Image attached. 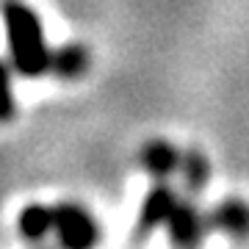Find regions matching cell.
I'll return each mask as SVG.
<instances>
[{"label": "cell", "mask_w": 249, "mask_h": 249, "mask_svg": "<svg viewBox=\"0 0 249 249\" xmlns=\"http://www.w3.org/2000/svg\"><path fill=\"white\" fill-rule=\"evenodd\" d=\"M55 235L64 247L70 249H86L97 244L100 227L94 216L78 202H58L55 205Z\"/></svg>", "instance_id": "cell-2"}, {"label": "cell", "mask_w": 249, "mask_h": 249, "mask_svg": "<svg viewBox=\"0 0 249 249\" xmlns=\"http://www.w3.org/2000/svg\"><path fill=\"white\" fill-rule=\"evenodd\" d=\"M180 175H183V183L191 191H202L211 180V163H208V155H202L199 150H186L183 158H180Z\"/></svg>", "instance_id": "cell-9"}, {"label": "cell", "mask_w": 249, "mask_h": 249, "mask_svg": "<svg viewBox=\"0 0 249 249\" xmlns=\"http://www.w3.org/2000/svg\"><path fill=\"white\" fill-rule=\"evenodd\" d=\"M180 155L178 147L169 142H163V139H155V142H147L142 147V155H139V163H142L144 169L150 172L152 178H169L175 169H180Z\"/></svg>", "instance_id": "cell-6"}, {"label": "cell", "mask_w": 249, "mask_h": 249, "mask_svg": "<svg viewBox=\"0 0 249 249\" xmlns=\"http://www.w3.org/2000/svg\"><path fill=\"white\" fill-rule=\"evenodd\" d=\"M211 224L230 238H249V205L244 199H222L211 213Z\"/></svg>", "instance_id": "cell-5"}, {"label": "cell", "mask_w": 249, "mask_h": 249, "mask_svg": "<svg viewBox=\"0 0 249 249\" xmlns=\"http://www.w3.org/2000/svg\"><path fill=\"white\" fill-rule=\"evenodd\" d=\"M178 202H180L178 191L172 186H166V183H158L150 194L144 196L142 208H139V216H136V235L144 238V235H150L155 227L166 224Z\"/></svg>", "instance_id": "cell-3"}, {"label": "cell", "mask_w": 249, "mask_h": 249, "mask_svg": "<svg viewBox=\"0 0 249 249\" xmlns=\"http://www.w3.org/2000/svg\"><path fill=\"white\" fill-rule=\"evenodd\" d=\"M17 103H14V89H11V70L6 61H0V124L14 119Z\"/></svg>", "instance_id": "cell-10"}, {"label": "cell", "mask_w": 249, "mask_h": 249, "mask_svg": "<svg viewBox=\"0 0 249 249\" xmlns=\"http://www.w3.org/2000/svg\"><path fill=\"white\" fill-rule=\"evenodd\" d=\"M205 224H208V219L196 211L194 205L188 202V199H180L175 205V211H172L169 222H166V230H169L172 244H178V247H194V244L202 241L205 230H208Z\"/></svg>", "instance_id": "cell-4"}, {"label": "cell", "mask_w": 249, "mask_h": 249, "mask_svg": "<svg viewBox=\"0 0 249 249\" xmlns=\"http://www.w3.org/2000/svg\"><path fill=\"white\" fill-rule=\"evenodd\" d=\"M17 227H19V235L25 241H42L45 235L55 232V205L45 202H31L19 211V219H17Z\"/></svg>", "instance_id": "cell-7"}, {"label": "cell", "mask_w": 249, "mask_h": 249, "mask_svg": "<svg viewBox=\"0 0 249 249\" xmlns=\"http://www.w3.org/2000/svg\"><path fill=\"white\" fill-rule=\"evenodd\" d=\"M0 17L9 36V55L14 72L22 78H42L45 72H50L53 50L45 42L39 14L22 0H3Z\"/></svg>", "instance_id": "cell-1"}, {"label": "cell", "mask_w": 249, "mask_h": 249, "mask_svg": "<svg viewBox=\"0 0 249 249\" xmlns=\"http://www.w3.org/2000/svg\"><path fill=\"white\" fill-rule=\"evenodd\" d=\"M89 70V53L83 45H61L53 50L50 58V72L61 80H75Z\"/></svg>", "instance_id": "cell-8"}]
</instances>
